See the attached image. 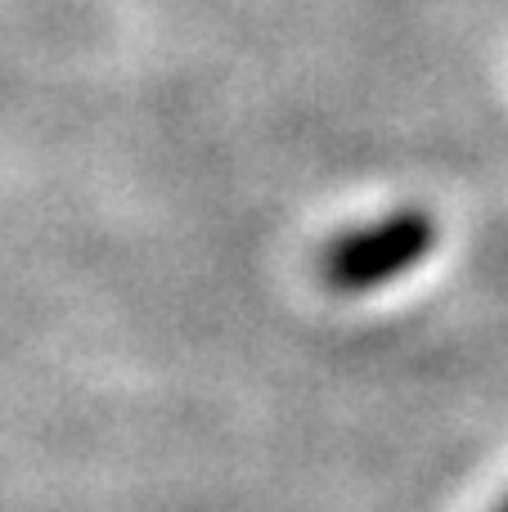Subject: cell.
Wrapping results in <instances>:
<instances>
[{
    "mask_svg": "<svg viewBox=\"0 0 508 512\" xmlns=\"http://www.w3.org/2000/svg\"><path fill=\"white\" fill-rule=\"evenodd\" d=\"M437 243L441 225L428 207H392L374 221L333 234L320 252V279L342 297H365L419 270L437 252Z\"/></svg>",
    "mask_w": 508,
    "mask_h": 512,
    "instance_id": "cell-1",
    "label": "cell"
},
{
    "mask_svg": "<svg viewBox=\"0 0 508 512\" xmlns=\"http://www.w3.org/2000/svg\"><path fill=\"white\" fill-rule=\"evenodd\" d=\"M491 512H508V495H504V504H500V508H491Z\"/></svg>",
    "mask_w": 508,
    "mask_h": 512,
    "instance_id": "cell-2",
    "label": "cell"
}]
</instances>
